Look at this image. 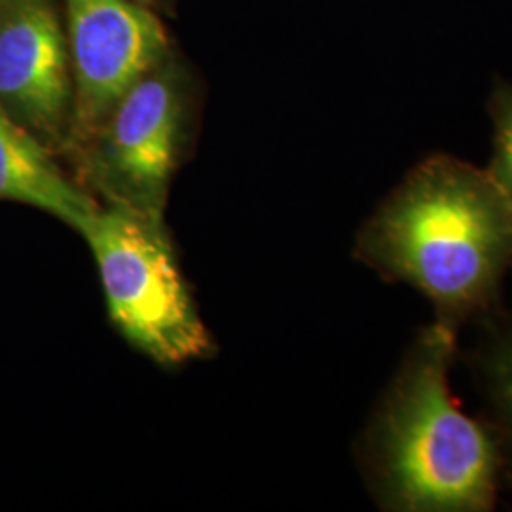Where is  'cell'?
<instances>
[{
	"label": "cell",
	"mask_w": 512,
	"mask_h": 512,
	"mask_svg": "<svg viewBox=\"0 0 512 512\" xmlns=\"http://www.w3.org/2000/svg\"><path fill=\"white\" fill-rule=\"evenodd\" d=\"M355 255L456 327L494 300L512 264V202L486 169L431 156L366 220Z\"/></svg>",
	"instance_id": "obj_1"
},
{
	"label": "cell",
	"mask_w": 512,
	"mask_h": 512,
	"mask_svg": "<svg viewBox=\"0 0 512 512\" xmlns=\"http://www.w3.org/2000/svg\"><path fill=\"white\" fill-rule=\"evenodd\" d=\"M454 327L437 321L408 351L380 404L366 458L382 505L401 512L494 509L499 446L450 393Z\"/></svg>",
	"instance_id": "obj_2"
},
{
	"label": "cell",
	"mask_w": 512,
	"mask_h": 512,
	"mask_svg": "<svg viewBox=\"0 0 512 512\" xmlns=\"http://www.w3.org/2000/svg\"><path fill=\"white\" fill-rule=\"evenodd\" d=\"M80 236L97 262L110 321L133 348L162 366L202 361L217 351L165 220L101 203Z\"/></svg>",
	"instance_id": "obj_3"
},
{
	"label": "cell",
	"mask_w": 512,
	"mask_h": 512,
	"mask_svg": "<svg viewBox=\"0 0 512 512\" xmlns=\"http://www.w3.org/2000/svg\"><path fill=\"white\" fill-rule=\"evenodd\" d=\"M194 80L175 50L139 78L88 141L74 148L78 183L99 203L164 220L194 118Z\"/></svg>",
	"instance_id": "obj_4"
},
{
	"label": "cell",
	"mask_w": 512,
	"mask_h": 512,
	"mask_svg": "<svg viewBox=\"0 0 512 512\" xmlns=\"http://www.w3.org/2000/svg\"><path fill=\"white\" fill-rule=\"evenodd\" d=\"M74 80L71 154L129 88L173 52L164 23L133 0H57Z\"/></svg>",
	"instance_id": "obj_5"
},
{
	"label": "cell",
	"mask_w": 512,
	"mask_h": 512,
	"mask_svg": "<svg viewBox=\"0 0 512 512\" xmlns=\"http://www.w3.org/2000/svg\"><path fill=\"white\" fill-rule=\"evenodd\" d=\"M0 107L55 154L69 152L73 67L57 0H0Z\"/></svg>",
	"instance_id": "obj_6"
},
{
	"label": "cell",
	"mask_w": 512,
	"mask_h": 512,
	"mask_svg": "<svg viewBox=\"0 0 512 512\" xmlns=\"http://www.w3.org/2000/svg\"><path fill=\"white\" fill-rule=\"evenodd\" d=\"M0 200L23 203L82 232L101 207L82 184L71 179L29 129L0 107Z\"/></svg>",
	"instance_id": "obj_7"
},
{
	"label": "cell",
	"mask_w": 512,
	"mask_h": 512,
	"mask_svg": "<svg viewBox=\"0 0 512 512\" xmlns=\"http://www.w3.org/2000/svg\"><path fill=\"white\" fill-rule=\"evenodd\" d=\"M494 122V156L486 169L512 202V84L499 80L490 97Z\"/></svg>",
	"instance_id": "obj_8"
},
{
	"label": "cell",
	"mask_w": 512,
	"mask_h": 512,
	"mask_svg": "<svg viewBox=\"0 0 512 512\" xmlns=\"http://www.w3.org/2000/svg\"><path fill=\"white\" fill-rule=\"evenodd\" d=\"M488 376L495 403L512 427V330L492 351Z\"/></svg>",
	"instance_id": "obj_9"
},
{
	"label": "cell",
	"mask_w": 512,
	"mask_h": 512,
	"mask_svg": "<svg viewBox=\"0 0 512 512\" xmlns=\"http://www.w3.org/2000/svg\"><path fill=\"white\" fill-rule=\"evenodd\" d=\"M133 2H139V4H143V6H148V8H152L158 0H133Z\"/></svg>",
	"instance_id": "obj_10"
}]
</instances>
